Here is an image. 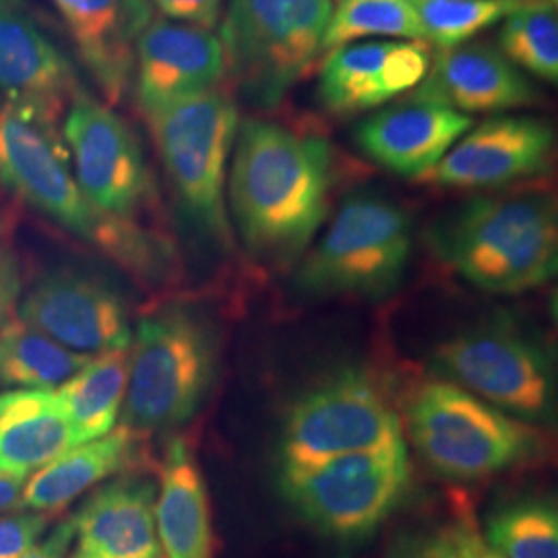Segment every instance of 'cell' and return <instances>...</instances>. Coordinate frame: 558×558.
<instances>
[{"label": "cell", "instance_id": "obj_1", "mask_svg": "<svg viewBox=\"0 0 558 558\" xmlns=\"http://www.w3.org/2000/svg\"><path fill=\"white\" fill-rule=\"evenodd\" d=\"M327 141L274 120L240 124L230 161V221L257 259H299L327 220L336 182Z\"/></svg>", "mask_w": 558, "mask_h": 558}, {"label": "cell", "instance_id": "obj_2", "mask_svg": "<svg viewBox=\"0 0 558 558\" xmlns=\"http://www.w3.org/2000/svg\"><path fill=\"white\" fill-rule=\"evenodd\" d=\"M428 244L482 292H530L558 278V201L542 193L465 201L430 226Z\"/></svg>", "mask_w": 558, "mask_h": 558}, {"label": "cell", "instance_id": "obj_3", "mask_svg": "<svg viewBox=\"0 0 558 558\" xmlns=\"http://www.w3.org/2000/svg\"><path fill=\"white\" fill-rule=\"evenodd\" d=\"M0 182L66 232L140 276L160 274L168 246L137 221L117 220L87 199L57 129L11 104L0 106Z\"/></svg>", "mask_w": 558, "mask_h": 558}, {"label": "cell", "instance_id": "obj_4", "mask_svg": "<svg viewBox=\"0 0 558 558\" xmlns=\"http://www.w3.org/2000/svg\"><path fill=\"white\" fill-rule=\"evenodd\" d=\"M143 117L186 220L201 236L232 251L226 179L242 124L234 94L220 85Z\"/></svg>", "mask_w": 558, "mask_h": 558}, {"label": "cell", "instance_id": "obj_5", "mask_svg": "<svg viewBox=\"0 0 558 558\" xmlns=\"http://www.w3.org/2000/svg\"><path fill=\"white\" fill-rule=\"evenodd\" d=\"M408 435L440 478L476 482L527 463L544 449L538 428L502 414L449 380L420 385L405 408Z\"/></svg>", "mask_w": 558, "mask_h": 558}, {"label": "cell", "instance_id": "obj_6", "mask_svg": "<svg viewBox=\"0 0 558 558\" xmlns=\"http://www.w3.org/2000/svg\"><path fill=\"white\" fill-rule=\"evenodd\" d=\"M124 426L163 430L199 412L218 373V343L207 320L186 306L145 317L133 336Z\"/></svg>", "mask_w": 558, "mask_h": 558}, {"label": "cell", "instance_id": "obj_7", "mask_svg": "<svg viewBox=\"0 0 558 558\" xmlns=\"http://www.w3.org/2000/svg\"><path fill=\"white\" fill-rule=\"evenodd\" d=\"M333 0H228L226 80L255 108H276L323 52Z\"/></svg>", "mask_w": 558, "mask_h": 558}, {"label": "cell", "instance_id": "obj_8", "mask_svg": "<svg viewBox=\"0 0 558 558\" xmlns=\"http://www.w3.org/2000/svg\"><path fill=\"white\" fill-rule=\"evenodd\" d=\"M412 246L410 214L385 195L359 191L343 199L304 255L296 290L306 296H387L405 278Z\"/></svg>", "mask_w": 558, "mask_h": 558}, {"label": "cell", "instance_id": "obj_9", "mask_svg": "<svg viewBox=\"0 0 558 558\" xmlns=\"http://www.w3.org/2000/svg\"><path fill=\"white\" fill-rule=\"evenodd\" d=\"M430 368L532 428H558V360L511 323L463 329L433 350Z\"/></svg>", "mask_w": 558, "mask_h": 558}, {"label": "cell", "instance_id": "obj_10", "mask_svg": "<svg viewBox=\"0 0 558 558\" xmlns=\"http://www.w3.org/2000/svg\"><path fill=\"white\" fill-rule=\"evenodd\" d=\"M410 482L405 442L279 470L288 505L319 534L339 542L373 536L405 499Z\"/></svg>", "mask_w": 558, "mask_h": 558}, {"label": "cell", "instance_id": "obj_11", "mask_svg": "<svg viewBox=\"0 0 558 558\" xmlns=\"http://www.w3.org/2000/svg\"><path fill=\"white\" fill-rule=\"evenodd\" d=\"M403 439V422L364 371L348 368L306 389L279 435V470L375 451Z\"/></svg>", "mask_w": 558, "mask_h": 558}, {"label": "cell", "instance_id": "obj_12", "mask_svg": "<svg viewBox=\"0 0 558 558\" xmlns=\"http://www.w3.org/2000/svg\"><path fill=\"white\" fill-rule=\"evenodd\" d=\"M62 137L87 199L110 218L137 220L154 199V179L129 122L81 92L62 119Z\"/></svg>", "mask_w": 558, "mask_h": 558}, {"label": "cell", "instance_id": "obj_13", "mask_svg": "<svg viewBox=\"0 0 558 558\" xmlns=\"http://www.w3.org/2000/svg\"><path fill=\"white\" fill-rule=\"evenodd\" d=\"M23 323L77 354L129 352L133 331L126 302L106 279L83 271H54L20 302Z\"/></svg>", "mask_w": 558, "mask_h": 558}, {"label": "cell", "instance_id": "obj_14", "mask_svg": "<svg viewBox=\"0 0 558 558\" xmlns=\"http://www.w3.org/2000/svg\"><path fill=\"white\" fill-rule=\"evenodd\" d=\"M553 122L493 117L472 126L422 180L456 191H488L544 174L557 151Z\"/></svg>", "mask_w": 558, "mask_h": 558}, {"label": "cell", "instance_id": "obj_15", "mask_svg": "<svg viewBox=\"0 0 558 558\" xmlns=\"http://www.w3.org/2000/svg\"><path fill=\"white\" fill-rule=\"evenodd\" d=\"M426 41L366 40L327 52L317 98L336 117H354L408 96L430 69Z\"/></svg>", "mask_w": 558, "mask_h": 558}, {"label": "cell", "instance_id": "obj_16", "mask_svg": "<svg viewBox=\"0 0 558 558\" xmlns=\"http://www.w3.org/2000/svg\"><path fill=\"white\" fill-rule=\"evenodd\" d=\"M226 54L209 29L154 17L135 46V98L149 114L220 87Z\"/></svg>", "mask_w": 558, "mask_h": 558}, {"label": "cell", "instance_id": "obj_17", "mask_svg": "<svg viewBox=\"0 0 558 558\" xmlns=\"http://www.w3.org/2000/svg\"><path fill=\"white\" fill-rule=\"evenodd\" d=\"M0 94L52 129L81 94L71 62L21 0H0Z\"/></svg>", "mask_w": 558, "mask_h": 558}, {"label": "cell", "instance_id": "obj_18", "mask_svg": "<svg viewBox=\"0 0 558 558\" xmlns=\"http://www.w3.org/2000/svg\"><path fill=\"white\" fill-rule=\"evenodd\" d=\"M472 126V117L410 92L403 100L362 120L354 140L360 151L383 170L422 180Z\"/></svg>", "mask_w": 558, "mask_h": 558}, {"label": "cell", "instance_id": "obj_19", "mask_svg": "<svg viewBox=\"0 0 558 558\" xmlns=\"http://www.w3.org/2000/svg\"><path fill=\"white\" fill-rule=\"evenodd\" d=\"M89 77L108 106H117L135 71V46L154 20L147 0H52Z\"/></svg>", "mask_w": 558, "mask_h": 558}, {"label": "cell", "instance_id": "obj_20", "mask_svg": "<svg viewBox=\"0 0 558 558\" xmlns=\"http://www.w3.org/2000/svg\"><path fill=\"white\" fill-rule=\"evenodd\" d=\"M461 114H500L539 100L538 89L499 48L468 41L439 50L414 89Z\"/></svg>", "mask_w": 558, "mask_h": 558}, {"label": "cell", "instance_id": "obj_21", "mask_svg": "<svg viewBox=\"0 0 558 558\" xmlns=\"http://www.w3.org/2000/svg\"><path fill=\"white\" fill-rule=\"evenodd\" d=\"M154 499L149 480L120 478L101 486L71 519L80 550L98 558H166Z\"/></svg>", "mask_w": 558, "mask_h": 558}, {"label": "cell", "instance_id": "obj_22", "mask_svg": "<svg viewBox=\"0 0 558 558\" xmlns=\"http://www.w3.org/2000/svg\"><path fill=\"white\" fill-rule=\"evenodd\" d=\"M73 447L75 430L54 389L0 393V472L27 478Z\"/></svg>", "mask_w": 558, "mask_h": 558}, {"label": "cell", "instance_id": "obj_23", "mask_svg": "<svg viewBox=\"0 0 558 558\" xmlns=\"http://www.w3.org/2000/svg\"><path fill=\"white\" fill-rule=\"evenodd\" d=\"M156 518L166 558H211L205 480L184 439H172L166 447Z\"/></svg>", "mask_w": 558, "mask_h": 558}, {"label": "cell", "instance_id": "obj_24", "mask_svg": "<svg viewBox=\"0 0 558 558\" xmlns=\"http://www.w3.org/2000/svg\"><path fill=\"white\" fill-rule=\"evenodd\" d=\"M135 451V430L119 426L101 439L77 445L40 468L21 493V507L46 513L81 497L124 470Z\"/></svg>", "mask_w": 558, "mask_h": 558}, {"label": "cell", "instance_id": "obj_25", "mask_svg": "<svg viewBox=\"0 0 558 558\" xmlns=\"http://www.w3.org/2000/svg\"><path fill=\"white\" fill-rule=\"evenodd\" d=\"M129 352L92 359L77 375L60 385L57 396L71 420L77 445L101 439L117 428L126 396Z\"/></svg>", "mask_w": 558, "mask_h": 558}, {"label": "cell", "instance_id": "obj_26", "mask_svg": "<svg viewBox=\"0 0 558 558\" xmlns=\"http://www.w3.org/2000/svg\"><path fill=\"white\" fill-rule=\"evenodd\" d=\"M92 356L77 354L17 319L0 329V383L20 389H54L77 375Z\"/></svg>", "mask_w": 558, "mask_h": 558}, {"label": "cell", "instance_id": "obj_27", "mask_svg": "<svg viewBox=\"0 0 558 558\" xmlns=\"http://www.w3.org/2000/svg\"><path fill=\"white\" fill-rule=\"evenodd\" d=\"M484 539L505 558H558V495L499 500L484 519Z\"/></svg>", "mask_w": 558, "mask_h": 558}, {"label": "cell", "instance_id": "obj_28", "mask_svg": "<svg viewBox=\"0 0 558 558\" xmlns=\"http://www.w3.org/2000/svg\"><path fill=\"white\" fill-rule=\"evenodd\" d=\"M366 40L424 41L412 0H338L325 32L323 52Z\"/></svg>", "mask_w": 558, "mask_h": 558}, {"label": "cell", "instance_id": "obj_29", "mask_svg": "<svg viewBox=\"0 0 558 558\" xmlns=\"http://www.w3.org/2000/svg\"><path fill=\"white\" fill-rule=\"evenodd\" d=\"M499 50L519 71L558 87V11L553 0H525L502 21Z\"/></svg>", "mask_w": 558, "mask_h": 558}, {"label": "cell", "instance_id": "obj_30", "mask_svg": "<svg viewBox=\"0 0 558 558\" xmlns=\"http://www.w3.org/2000/svg\"><path fill=\"white\" fill-rule=\"evenodd\" d=\"M525 0H418L414 2L424 41L439 50L468 44L507 20Z\"/></svg>", "mask_w": 558, "mask_h": 558}, {"label": "cell", "instance_id": "obj_31", "mask_svg": "<svg viewBox=\"0 0 558 558\" xmlns=\"http://www.w3.org/2000/svg\"><path fill=\"white\" fill-rule=\"evenodd\" d=\"M46 530L41 513H17L0 518V558H20L29 553Z\"/></svg>", "mask_w": 558, "mask_h": 558}, {"label": "cell", "instance_id": "obj_32", "mask_svg": "<svg viewBox=\"0 0 558 558\" xmlns=\"http://www.w3.org/2000/svg\"><path fill=\"white\" fill-rule=\"evenodd\" d=\"M163 20L177 21L201 29H216L223 13V0H147Z\"/></svg>", "mask_w": 558, "mask_h": 558}, {"label": "cell", "instance_id": "obj_33", "mask_svg": "<svg viewBox=\"0 0 558 558\" xmlns=\"http://www.w3.org/2000/svg\"><path fill=\"white\" fill-rule=\"evenodd\" d=\"M21 286L23 278L20 255L11 246L0 244V329L4 327L11 308L20 300Z\"/></svg>", "mask_w": 558, "mask_h": 558}, {"label": "cell", "instance_id": "obj_34", "mask_svg": "<svg viewBox=\"0 0 558 558\" xmlns=\"http://www.w3.org/2000/svg\"><path fill=\"white\" fill-rule=\"evenodd\" d=\"M398 558H461V555L451 532H437L410 539Z\"/></svg>", "mask_w": 558, "mask_h": 558}, {"label": "cell", "instance_id": "obj_35", "mask_svg": "<svg viewBox=\"0 0 558 558\" xmlns=\"http://www.w3.org/2000/svg\"><path fill=\"white\" fill-rule=\"evenodd\" d=\"M451 536L456 539L461 558H505L484 539L482 532L468 523L451 530Z\"/></svg>", "mask_w": 558, "mask_h": 558}, {"label": "cell", "instance_id": "obj_36", "mask_svg": "<svg viewBox=\"0 0 558 558\" xmlns=\"http://www.w3.org/2000/svg\"><path fill=\"white\" fill-rule=\"evenodd\" d=\"M73 538H75V525L73 521H64L59 527H54V532L41 544H36L29 553H25L20 558H64Z\"/></svg>", "mask_w": 558, "mask_h": 558}, {"label": "cell", "instance_id": "obj_37", "mask_svg": "<svg viewBox=\"0 0 558 558\" xmlns=\"http://www.w3.org/2000/svg\"><path fill=\"white\" fill-rule=\"evenodd\" d=\"M23 482L25 478H21V476L0 472V513L20 505Z\"/></svg>", "mask_w": 558, "mask_h": 558}, {"label": "cell", "instance_id": "obj_38", "mask_svg": "<svg viewBox=\"0 0 558 558\" xmlns=\"http://www.w3.org/2000/svg\"><path fill=\"white\" fill-rule=\"evenodd\" d=\"M550 311H553V319L558 325V288L555 290V294H553V300H550Z\"/></svg>", "mask_w": 558, "mask_h": 558}, {"label": "cell", "instance_id": "obj_39", "mask_svg": "<svg viewBox=\"0 0 558 558\" xmlns=\"http://www.w3.org/2000/svg\"><path fill=\"white\" fill-rule=\"evenodd\" d=\"M71 558H98V557H94V555H87V553H83V550H80V553H77V555H75V557H71Z\"/></svg>", "mask_w": 558, "mask_h": 558}, {"label": "cell", "instance_id": "obj_40", "mask_svg": "<svg viewBox=\"0 0 558 558\" xmlns=\"http://www.w3.org/2000/svg\"><path fill=\"white\" fill-rule=\"evenodd\" d=\"M553 4H555V7H557V11H558V0H553Z\"/></svg>", "mask_w": 558, "mask_h": 558}, {"label": "cell", "instance_id": "obj_41", "mask_svg": "<svg viewBox=\"0 0 558 558\" xmlns=\"http://www.w3.org/2000/svg\"><path fill=\"white\" fill-rule=\"evenodd\" d=\"M412 2H418V0H412Z\"/></svg>", "mask_w": 558, "mask_h": 558}, {"label": "cell", "instance_id": "obj_42", "mask_svg": "<svg viewBox=\"0 0 558 558\" xmlns=\"http://www.w3.org/2000/svg\"><path fill=\"white\" fill-rule=\"evenodd\" d=\"M0 230H2V223H0Z\"/></svg>", "mask_w": 558, "mask_h": 558}]
</instances>
